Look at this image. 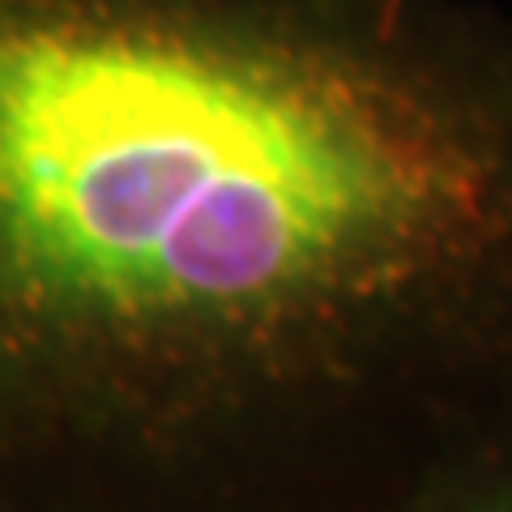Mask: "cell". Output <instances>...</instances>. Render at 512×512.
Here are the masks:
<instances>
[{
	"mask_svg": "<svg viewBox=\"0 0 512 512\" xmlns=\"http://www.w3.org/2000/svg\"><path fill=\"white\" fill-rule=\"evenodd\" d=\"M393 512H512V436L440 474Z\"/></svg>",
	"mask_w": 512,
	"mask_h": 512,
	"instance_id": "2",
	"label": "cell"
},
{
	"mask_svg": "<svg viewBox=\"0 0 512 512\" xmlns=\"http://www.w3.org/2000/svg\"><path fill=\"white\" fill-rule=\"evenodd\" d=\"M504 436L508 30L0 0V512H393Z\"/></svg>",
	"mask_w": 512,
	"mask_h": 512,
	"instance_id": "1",
	"label": "cell"
}]
</instances>
